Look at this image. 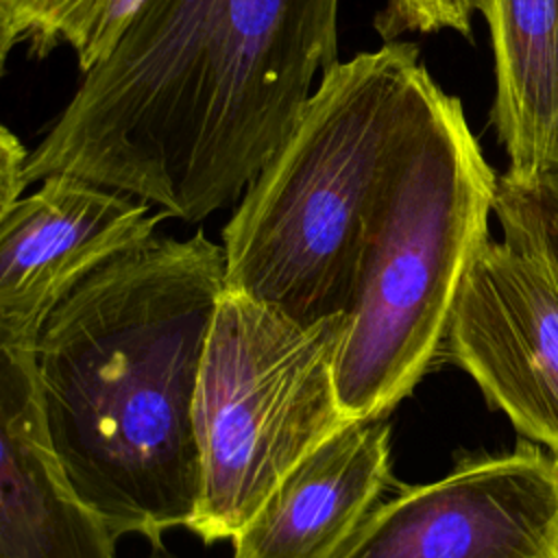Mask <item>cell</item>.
I'll list each match as a JSON object with an SVG mask.
<instances>
[{"label": "cell", "mask_w": 558, "mask_h": 558, "mask_svg": "<svg viewBox=\"0 0 558 558\" xmlns=\"http://www.w3.org/2000/svg\"><path fill=\"white\" fill-rule=\"evenodd\" d=\"M340 0H144L26 161L198 222L283 146L338 63Z\"/></svg>", "instance_id": "6da1fadb"}, {"label": "cell", "mask_w": 558, "mask_h": 558, "mask_svg": "<svg viewBox=\"0 0 558 558\" xmlns=\"http://www.w3.org/2000/svg\"><path fill=\"white\" fill-rule=\"evenodd\" d=\"M225 286V251L203 231L155 238L81 281L37 336L50 447L118 538L161 549L196 512L194 403Z\"/></svg>", "instance_id": "7a4b0ae2"}, {"label": "cell", "mask_w": 558, "mask_h": 558, "mask_svg": "<svg viewBox=\"0 0 558 558\" xmlns=\"http://www.w3.org/2000/svg\"><path fill=\"white\" fill-rule=\"evenodd\" d=\"M427 70L412 41L331 65L222 229L225 283L301 323L349 314L368 218Z\"/></svg>", "instance_id": "3957f363"}, {"label": "cell", "mask_w": 558, "mask_h": 558, "mask_svg": "<svg viewBox=\"0 0 558 558\" xmlns=\"http://www.w3.org/2000/svg\"><path fill=\"white\" fill-rule=\"evenodd\" d=\"M497 177L462 102L427 72L368 218L336 357L351 421L386 418L445 344L462 281L490 240Z\"/></svg>", "instance_id": "277c9868"}, {"label": "cell", "mask_w": 558, "mask_h": 558, "mask_svg": "<svg viewBox=\"0 0 558 558\" xmlns=\"http://www.w3.org/2000/svg\"><path fill=\"white\" fill-rule=\"evenodd\" d=\"M344 329L347 314L301 323L225 286L194 403L201 497L187 530L205 545L231 541L351 421L336 386Z\"/></svg>", "instance_id": "5b68a950"}, {"label": "cell", "mask_w": 558, "mask_h": 558, "mask_svg": "<svg viewBox=\"0 0 558 558\" xmlns=\"http://www.w3.org/2000/svg\"><path fill=\"white\" fill-rule=\"evenodd\" d=\"M336 558H558V456H469L377 504Z\"/></svg>", "instance_id": "8992f818"}, {"label": "cell", "mask_w": 558, "mask_h": 558, "mask_svg": "<svg viewBox=\"0 0 558 558\" xmlns=\"http://www.w3.org/2000/svg\"><path fill=\"white\" fill-rule=\"evenodd\" d=\"M445 344L523 438L558 456V275L543 259L488 240L462 281Z\"/></svg>", "instance_id": "52a82bcc"}, {"label": "cell", "mask_w": 558, "mask_h": 558, "mask_svg": "<svg viewBox=\"0 0 558 558\" xmlns=\"http://www.w3.org/2000/svg\"><path fill=\"white\" fill-rule=\"evenodd\" d=\"M150 203L52 174L0 211V349L33 351L54 307L92 272L155 240Z\"/></svg>", "instance_id": "ba28073f"}, {"label": "cell", "mask_w": 558, "mask_h": 558, "mask_svg": "<svg viewBox=\"0 0 558 558\" xmlns=\"http://www.w3.org/2000/svg\"><path fill=\"white\" fill-rule=\"evenodd\" d=\"M116 541L50 447L33 351L0 349V558H116Z\"/></svg>", "instance_id": "9c48e42d"}, {"label": "cell", "mask_w": 558, "mask_h": 558, "mask_svg": "<svg viewBox=\"0 0 558 558\" xmlns=\"http://www.w3.org/2000/svg\"><path fill=\"white\" fill-rule=\"evenodd\" d=\"M390 480L388 423L353 418L281 480L231 538V558H336Z\"/></svg>", "instance_id": "30bf717a"}, {"label": "cell", "mask_w": 558, "mask_h": 558, "mask_svg": "<svg viewBox=\"0 0 558 558\" xmlns=\"http://www.w3.org/2000/svg\"><path fill=\"white\" fill-rule=\"evenodd\" d=\"M495 63L490 124L508 177L558 168V0H471Z\"/></svg>", "instance_id": "8fae6325"}, {"label": "cell", "mask_w": 558, "mask_h": 558, "mask_svg": "<svg viewBox=\"0 0 558 558\" xmlns=\"http://www.w3.org/2000/svg\"><path fill=\"white\" fill-rule=\"evenodd\" d=\"M144 0H0V61L17 44L46 57L70 46L83 74L105 61Z\"/></svg>", "instance_id": "7c38bea8"}, {"label": "cell", "mask_w": 558, "mask_h": 558, "mask_svg": "<svg viewBox=\"0 0 558 558\" xmlns=\"http://www.w3.org/2000/svg\"><path fill=\"white\" fill-rule=\"evenodd\" d=\"M493 214L504 242L532 253L558 275V168L527 179L499 174Z\"/></svg>", "instance_id": "4fadbf2b"}, {"label": "cell", "mask_w": 558, "mask_h": 558, "mask_svg": "<svg viewBox=\"0 0 558 558\" xmlns=\"http://www.w3.org/2000/svg\"><path fill=\"white\" fill-rule=\"evenodd\" d=\"M473 11L471 0H386L375 15V28L386 41L405 33L432 35L438 31L469 37Z\"/></svg>", "instance_id": "5bb4252c"}, {"label": "cell", "mask_w": 558, "mask_h": 558, "mask_svg": "<svg viewBox=\"0 0 558 558\" xmlns=\"http://www.w3.org/2000/svg\"><path fill=\"white\" fill-rule=\"evenodd\" d=\"M31 150L9 129H0V211L9 209L22 198L26 183V161Z\"/></svg>", "instance_id": "9a60e30c"}, {"label": "cell", "mask_w": 558, "mask_h": 558, "mask_svg": "<svg viewBox=\"0 0 558 558\" xmlns=\"http://www.w3.org/2000/svg\"><path fill=\"white\" fill-rule=\"evenodd\" d=\"M148 558H174V556H170V554H166V551H161V549H155V554H150Z\"/></svg>", "instance_id": "2e32d148"}]
</instances>
